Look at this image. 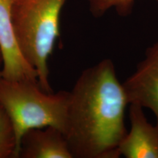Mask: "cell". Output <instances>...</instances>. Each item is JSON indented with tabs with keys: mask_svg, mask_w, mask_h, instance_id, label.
I'll return each instance as SVG.
<instances>
[{
	"mask_svg": "<svg viewBox=\"0 0 158 158\" xmlns=\"http://www.w3.org/2000/svg\"><path fill=\"white\" fill-rule=\"evenodd\" d=\"M17 141L8 115L0 106V158H16Z\"/></svg>",
	"mask_w": 158,
	"mask_h": 158,
	"instance_id": "8",
	"label": "cell"
},
{
	"mask_svg": "<svg viewBox=\"0 0 158 158\" xmlns=\"http://www.w3.org/2000/svg\"><path fill=\"white\" fill-rule=\"evenodd\" d=\"M14 0H0V47L3 57L0 73L10 80L38 81L37 72L20 52L13 31L12 7Z\"/></svg>",
	"mask_w": 158,
	"mask_h": 158,
	"instance_id": "5",
	"label": "cell"
},
{
	"mask_svg": "<svg viewBox=\"0 0 158 158\" xmlns=\"http://www.w3.org/2000/svg\"><path fill=\"white\" fill-rule=\"evenodd\" d=\"M2 63H3L2 53V49H1V47H0V70H1L2 67Z\"/></svg>",
	"mask_w": 158,
	"mask_h": 158,
	"instance_id": "10",
	"label": "cell"
},
{
	"mask_svg": "<svg viewBox=\"0 0 158 158\" xmlns=\"http://www.w3.org/2000/svg\"><path fill=\"white\" fill-rule=\"evenodd\" d=\"M128 103L113 62L85 69L70 92L64 135L73 158H117Z\"/></svg>",
	"mask_w": 158,
	"mask_h": 158,
	"instance_id": "1",
	"label": "cell"
},
{
	"mask_svg": "<svg viewBox=\"0 0 158 158\" xmlns=\"http://www.w3.org/2000/svg\"><path fill=\"white\" fill-rule=\"evenodd\" d=\"M122 84L129 105L152 110L158 127V40L147 48L144 58Z\"/></svg>",
	"mask_w": 158,
	"mask_h": 158,
	"instance_id": "4",
	"label": "cell"
},
{
	"mask_svg": "<svg viewBox=\"0 0 158 158\" xmlns=\"http://www.w3.org/2000/svg\"><path fill=\"white\" fill-rule=\"evenodd\" d=\"M17 158H73L66 136L54 127L34 128L23 134Z\"/></svg>",
	"mask_w": 158,
	"mask_h": 158,
	"instance_id": "7",
	"label": "cell"
},
{
	"mask_svg": "<svg viewBox=\"0 0 158 158\" xmlns=\"http://www.w3.org/2000/svg\"><path fill=\"white\" fill-rule=\"evenodd\" d=\"M129 114L130 129L119 144V157L158 158V127L148 121L137 104H130Z\"/></svg>",
	"mask_w": 158,
	"mask_h": 158,
	"instance_id": "6",
	"label": "cell"
},
{
	"mask_svg": "<svg viewBox=\"0 0 158 158\" xmlns=\"http://www.w3.org/2000/svg\"><path fill=\"white\" fill-rule=\"evenodd\" d=\"M67 0H14L13 31L25 60L35 69L40 86L53 92L49 83L48 59L59 35V18Z\"/></svg>",
	"mask_w": 158,
	"mask_h": 158,
	"instance_id": "2",
	"label": "cell"
},
{
	"mask_svg": "<svg viewBox=\"0 0 158 158\" xmlns=\"http://www.w3.org/2000/svg\"><path fill=\"white\" fill-rule=\"evenodd\" d=\"M89 10L95 17H100L110 9H114L119 15L130 14L136 0H85ZM158 2V0H155Z\"/></svg>",
	"mask_w": 158,
	"mask_h": 158,
	"instance_id": "9",
	"label": "cell"
},
{
	"mask_svg": "<svg viewBox=\"0 0 158 158\" xmlns=\"http://www.w3.org/2000/svg\"><path fill=\"white\" fill-rule=\"evenodd\" d=\"M69 100L68 91L48 93L41 89L38 81L10 80L0 73V106L14 128L17 155L20 141L29 130L54 127L64 133Z\"/></svg>",
	"mask_w": 158,
	"mask_h": 158,
	"instance_id": "3",
	"label": "cell"
}]
</instances>
